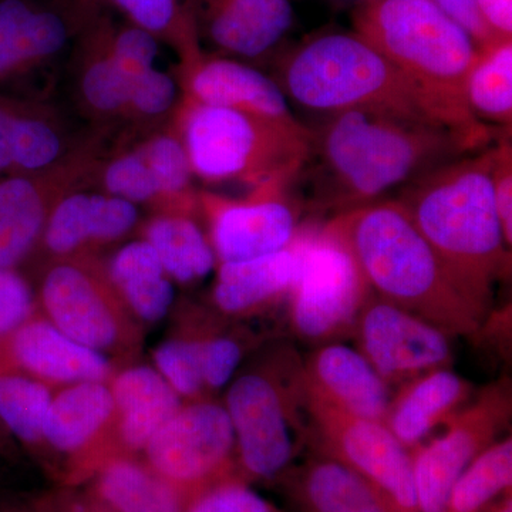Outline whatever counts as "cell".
<instances>
[{
  "instance_id": "8fae6325",
  "label": "cell",
  "mask_w": 512,
  "mask_h": 512,
  "mask_svg": "<svg viewBox=\"0 0 512 512\" xmlns=\"http://www.w3.org/2000/svg\"><path fill=\"white\" fill-rule=\"evenodd\" d=\"M141 458L191 498L211 485L241 478L231 420L224 404L214 399L184 403L157 431Z\"/></svg>"
},
{
  "instance_id": "836d02e7",
  "label": "cell",
  "mask_w": 512,
  "mask_h": 512,
  "mask_svg": "<svg viewBox=\"0 0 512 512\" xmlns=\"http://www.w3.org/2000/svg\"><path fill=\"white\" fill-rule=\"evenodd\" d=\"M512 483L511 436L497 440L474 458L451 488L446 512H480Z\"/></svg>"
},
{
  "instance_id": "cb8c5ba5",
  "label": "cell",
  "mask_w": 512,
  "mask_h": 512,
  "mask_svg": "<svg viewBox=\"0 0 512 512\" xmlns=\"http://www.w3.org/2000/svg\"><path fill=\"white\" fill-rule=\"evenodd\" d=\"M309 390L355 416L384 421L390 386L357 349L339 342L319 345L303 360Z\"/></svg>"
},
{
  "instance_id": "484cf974",
  "label": "cell",
  "mask_w": 512,
  "mask_h": 512,
  "mask_svg": "<svg viewBox=\"0 0 512 512\" xmlns=\"http://www.w3.org/2000/svg\"><path fill=\"white\" fill-rule=\"evenodd\" d=\"M474 389L447 367L433 370L399 386L390 399L383 423L410 451L470 403Z\"/></svg>"
},
{
  "instance_id": "5b68a950",
  "label": "cell",
  "mask_w": 512,
  "mask_h": 512,
  "mask_svg": "<svg viewBox=\"0 0 512 512\" xmlns=\"http://www.w3.org/2000/svg\"><path fill=\"white\" fill-rule=\"evenodd\" d=\"M281 89L323 113L372 109L450 128L439 109L356 32L325 33L293 50L282 64Z\"/></svg>"
},
{
  "instance_id": "e575fe53",
  "label": "cell",
  "mask_w": 512,
  "mask_h": 512,
  "mask_svg": "<svg viewBox=\"0 0 512 512\" xmlns=\"http://www.w3.org/2000/svg\"><path fill=\"white\" fill-rule=\"evenodd\" d=\"M124 16L127 22L147 30L178 55L201 49L188 9V0H103Z\"/></svg>"
},
{
  "instance_id": "44dd1931",
  "label": "cell",
  "mask_w": 512,
  "mask_h": 512,
  "mask_svg": "<svg viewBox=\"0 0 512 512\" xmlns=\"http://www.w3.org/2000/svg\"><path fill=\"white\" fill-rule=\"evenodd\" d=\"M140 221L137 205L103 190L76 188L53 205L39 252L49 261L96 255L133 234Z\"/></svg>"
},
{
  "instance_id": "2e32d148",
  "label": "cell",
  "mask_w": 512,
  "mask_h": 512,
  "mask_svg": "<svg viewBox=\"0 0 512 512\" xmlns=\"http://www.w3.org/2000/svg\"><path fill=\"white\" fill-rule=\"evenodd\" d=\"M97 158L93 141L45 173L0 177V268L22 272L35 258L53 205L92 180Z\"/></svg>"
},
{
  "instance_id": "4316f807",
  "label": "cell",
  "mask_w": 512,
  "mask_h": 512,
  "mask_svg": "<svg viewBox=\"0 0 512 512\" xmlns=\"http://www.w3.org/2000/svg\"><path fill=\"white\" fill-rule=\"evenodd\" d=\"M279 478L305 512H402L372 481L319 451Z\"/></svg>"
},
{
  "instance_id": "9a60e30c",
  "label": "cell",
  "mask_w": 512,
  "mask_h": 512,
  "mask_svg": "<svg viewBox=\"0 0 512 512\" xmlns=\"http://www.w3.org/2000/svg\"><path fill=\"white\" fill-rule=\"evenodd\" d=\"M100 190L156 212L200 215L198 192L187 154L170 127L100 161Z\"/></svg>"
},
{
  "instance_id": "7402d4cb",
  "label": "cell",
  "mask_w": 512,
  "mask_h": 512,
  "mask_svg": "<svg viewBox=\"0 0 512 512\" xmlns=\"http://www.w3.org/2000/svg\"><path fill=\"white\" fill-rule=\"evenodd\" d=\"M181 97L278 121H295L281 86L241 60L204 49L180 57Z\"/></svg>"
},
{
  "instance_id": "60d3db41",
  "label": "cell",
  "mask_w": 512,
  "mask_h": 512,
  "mask_svg": "<svg viewBox=\"0 0 512 512\" xmlns=\"http://www.w3.org/2000/svg\"><path fill=\"white\" fill-rule=\"evenodd\" d=\"M37 311L36 292L26 276L0 268V346Z\"/></svg>"
},
{
  "instance_id": "d4e9b609",
  "label": "cell",
  "mask_w": 512,
  "mask_h": 512,
  "mask_svg": "<svg viewBox=\"0 0 512 512\" xmlns=\"http://www.w3.org/2000/svg\"><path fill=\"white\" fill-rule=\"evenodd\" d=\"M301 252L295 238L289 247L247 261L217 265L212 303L228 318H251L288 301L299 272Z\"/></svg>"
},
{
  "instance_id": "f546056e",
  "label": "cell",
  "mask_w": 512,
  "mask_h": 512,
  "mask_svg": "<svg viewBox=\"0 0 512 512\" xmlns=\"http://www.w3.org/2000/svg\"><path fill=\"white\" fill-rule=\"evenodd\" d=\"M89 483L87 493L111 512H185L191 500L140 456L111 457Z\"/></svg>"
},
{
  "instance_id": "ee69618b",
  "label": "cell",
  "mask_w": 512,
  "mask_h": 512,
  "mask_svg": "<svg viewBox=\"0 0 512 512\" xmlns=\"http://www.w3.org/2000/svg\"><path fill=\"white\" fill-rule=\"evenodd\" d=\"M481 19L497 40L512 39V0H476Z\"/></svg>"
},
{
  "instance_id": "d590c367",
  "label": "cell",
  "mask_w": 512,
  "mask_h": 512,
  "mask_svg": "<svg viewBox=\"0 0 512 512\" xmlns=\"http://www.w3.org/2000/svg\"><path fill=\"white\" fill-rule=\"evenodd\" d=\"M153 366L184 403L211 399L202 382L197 345L187 332L163 340L154 349Z\"/></svg>"
},
{
  "instance_id": "f35d334b",
  "label": "cell",
  "mask_w": 512,
  "mask_h": 512,
  "mask_svg": "<svg viewBox=\"0 0 512 512\" xmlns=\"http://www.w3.org/2000/svg\"><path fill=\"white\" fill-rule=\"evenodd\" d=\"M97 25L110 55L130 76H138L156 67L161 45L156 36L127 20L124 23L113 22L104 10L97 16Z\"/></svg>"
},
{
  "instance_id": "f1b7e54d",
  "label": "cell",
  "mask_w": 512,
  "mask_h": 512,
  "mask_svg": "<svg viewBox=\"0 0 512 512\" xmlns=\"http://www.w3.org/2000/svg\"><path fill=\"white\" fill-rule=\"evenodd\" d=\"M100 13L87 23L74 42L77 100L90 119L103 124L119 123L126 121L133 76L121 69L104 45L97 25Z\"/></svg>"
},
{
  "instance_id": "ab89813d",
  "label": "cell",
  "mask_w": 512,
  "mask_h": 512,
  "mask_svg": "<svg viewBox=\"0 0 512 512\" xmlns=\"http://www.w3.org/2000/svg\"><path fill=\"white\" fill-rule=\"evenodd\" d=\"M185 512H281L241 478H229L195 494Z\"/></svg>"
},
{
  "instance_id": "1f68e13d",
  "label": "cell",
  "mask_w": 512,
  "mask_h": 512,
  "mask_svg": "<svg viewBox=\"0 0 512 512\" xmlns=\"http://www.w3.org/2000/svg\"><path fill=\"white\" fill-rule=\"evenodd\" d=\"M55 389L16 372H0V423L20 450L40 464L45 457V423Z\"/></svg>"
},
{
  "instance_id": "d6a6232c",
  "label": "cell",
  "mask_w": 512,
  "mask_h": 512,
  "mask_svg": "<svg viewBox=\"0 0 512 512\" xmlns=\"http://www.w3.org/2000/svg\"><path fill=\"white\" fill-rule=\"evenodd\" d=\"M466 100L478 121L485 119L511 128L512 39L478 47L467 74Z\"/></svg>"
},
{
  "instance_id": "f907efd6",
  "label": "cell",
  "mask_w": 512,
  "mask_h": 512,
  "mask_svg": "<svg viewBox=\"0 0 512 512\" xmlns=\"http://www.w3.org/2000/svg\"><path fill=\"white\" fill-rule=\"evenodd\" d=\"M342 2L356 3V5H363V3L370 2V0H342Z\"/></svg>"
},
{
  "instance_id": "603a6c76",
  "label": "cell",
  "mask_w": 512,
  "mask_h": 512,
  "mask_svg": "<svg viewBox=\"0 0 512 512\" xmlns=\"http://www.w3.org/2000/svg\"><path fill=\"white\" fill-rule=\"evenodd\" d=\"M109 386L114 403L111 440L116 456L143 454L157 431L184 404L153 365L117 367Z\"/></svg>"
},
{
  "instance_id": "4dcf8cb0",
  "label": "cell",
  "mask_w": 512,
  "mask_h": 512,
  "mask_svg": "<svg viewBox=\"0 0 512 512\" xmlns=\"http://www.w3.org/2000/svg\"><path fill=\"white\" fill-rule=\"evenodd\" d=\"M138 228L174 284H198L217 269V256L197 215L156 212Z\"/></svg>"
},
{
  "instance_id": "c3c4849f",
  "label": "cell",
  "mask_w": 512,
  "mask_h": 512,
  "mask_svg": "<svg viewBox=\"0 0 512 512\" xmlns=\"http://www.w3.org/2000/svg\"><path fill=\"white\" fill-rule=\"evenodd\" d=\"M92 495V494H90ZM93 512H111L109 508L106 507V505H103L100 503L99 500H96V498L93 497Z\"/></svg>"
},
{
  "instance_id": "7bdbcfd3",
  "label": "cell",
  "mask_w": 512,
  "mask_h": 512,
  "mask_svg": "<svg viewBox=\"0 0 512 512\" xmlns=\"http://www.w3.org/2000/svg\"><path fill=\"white\" fill-rule=\"evenodd\" d=\"M446 15L461 26L478 47L490 45L495 37L481 19L476 0H433Z\"/></svg>"
},
{
  "instance_id": "3957f363",
  "label": "cell",
  "mask_w": 512,
  "mask_h": 512,
  "mask_svg": "<svg viewBox=\"0 0 512 512\" xmlns=\"http://www.w3.org/2000/svg\"><path fill=\"white\" fill-rule=\"evenodd\" d=\"M493 147L407 184L397 201L485 318L494 284L511 271L493 195Z\"/></svg>"
},
{
  "instance_id": "4fadbf2b",
  "label": "cell",
  "mask_w": 512,
  "mask_h": 512,
  "mask_svg": "<svg viewBox=\"0 0 512 512\" xmlns=\"http://www.w3.org/2000/svg\"><path fill=\"white\" fill-rule=\"evenodd\" d=\"M295 183L271 181L232 198L198 192L200 217L218 264L274 254L291 245L301 227V204L291 194Z\"/></svg>"
},
{
  "instance_id": "74e56055",
  "label": "cell",
  "mask_w": 512,
  "mask_h": 512,
  "mask_svg": "<svg viewBox=\"0 0 512 512\" xmlns=\"http://www.w3.org/2000/svg\"><path fill=\"white\" fill-rule=\"evenodd\" d=\"M180 99L177 77L154 67L131 79L126 121L154 124L171 119Z\"/></svg>"
},
{
  "instance_id": "8992f818",
  "label": "cell",
  "mask_w": 512,
  "mask_h": 512,
  "mask_svg": "<svg viewBox=\"0 0 512 512\" xmlns=\"http://www.w3.org/2000/svg\"><path fill=\"white\" fill-rule=\"evenodd\" d=\"M194 178L208 185L296 183L309 154L311 130L298 120L264 119L181 97L171 116Z\"/></svg>"
},
{
  "instance_id": "b9f144b4",
  "label": "cell",
  "mask_w": 512,
  "mask_h": 512,
  "mask_svg": "<svg viewBox=\"0 0 512 512\" xmlns=\"http://www.w3.org/2000/svg\"><path fill=\"white\" fill-rule=\"evenodd\" d=\"M494 160L491 171L495 210L500 220L505 245L512 247V148L507 137L493 147Z\"/></svg>"
},
{
  "instance_id": "8d00e7d4",
  "label": "cell",
  "mask_w": 512,
  "mask_h": 512,
  "mask_svg": "<svg viewBox=\"0 0 512 512\" xmlns=\"http://www.w3.org/2000/svg\"><path fill=\"white\" fill-rule=\"evenodd\" d=\"M188 335L197 345L202 382L208 396L224 389L234 379L245 355L242 339L228 335L224 330H212V326H192Z\"/></svg>"
},
{
  "instance_id": "6da1fadb",
  "label": "cell",
  "mask_w": 512,
  "mask_h": 512,
  "mask_svg": "<svg viewBox=\"0 0 512 512\" xmlns=\"http://www.w3.org/2000/svg\"><path fill=\"white\" fill-rule=\"evenodd\" d=\"M480 148L450 128L372 109L328 114L311 130L309 154L296 180L308 201L336 214L382 200L440 165Z\"/></svg>"
},
{
  "instance_id": "d6986e66",
  "label": "cell",
  "mask_w": 512,
  "mask_h": 512,
  "mask_svg": "<svg viewBox=\"0 0 512 512\" xmlns=\"http://www.w3.org/2000/svg\"><path fill=\"white\" fill-rule=\"evenodd\" d=\"M198 43L218 56L259 60L291 30V0H188Z\"/></svg>"
},
{
  "instance_id": "277c9868",
  "label": "cell",
  "mask_w": 512,
  "mask_h": 512,
  "mask_svg": "<svg viewBox=\"0 0 512 512\" xmlns=\"http://www.w3.org/2000/svg\"><path fill=\"white\" fill-rule=\"evenodd\" d=\"M355 28L439 109L451 130L487 147L493 131L466 100L478 46L433 0H370L357 8Z\"/></svg>"
},
{
  "instance_id": "52a82bcc",
  "label": "cell",
  "mask_w": 512,
  "mask_h": 512,
  "mask_svg": "<svg viewBox=\"0 0 512 512\" xmlns=\"http://www.w3.org/2000/svg\"><path fill=\"white\" fill-rule=\"evenodd\" d=\"M222 404L245 483L281 477L308 444L303 360L288 343L274 346L234 376Z\"/></svg>"
},
{
  "instance_id": "681fc988",
  "label": "cell",
  "mask_w": 512,
  "mask_h": 512,
  "mask_svg": "<svg viewBox=\"0 0 512 512\" xmlns=\"http://www.w3.org/2000/svg\"><path fill=\"white\" fill-rule=\"evenodd\" d=\"M495 512H512L511 498H508V500L505 501L503 505H500Z\"/></svg>"
},
{
  "instance_id": "ffe728a7",
  "label": "cell",
  "mask_w": 512,
  "mask_h": 512,
  "mask_svg": "<svg viewBox=\"0 0 512 512\" xmlns=\"http://www.w3.org/2000/svg\"><path fill=\"white\" fill-rule=\"evenodd\" d=\"M110 357L80 345L39 311L0 346V372H16L52 389L82 382H109Z\"/></svg>"
},
{
  "instance_id": "7dc6e473",
  "label": "cell",
  "mask_w": 512,
  "mask_h": 512,
  "mask_svg": "<svg viewBox=\"0 0 512 512\" xmlns=\"http://www.w3.org/2000/svg\"><path fill=\"white\" fill-rule=\"evenodd\" d=\"M74 2L80 3L84 8H89L92 10H103L106 9V5H104L103 0H74Z\"/></svg>"
},
{
  "instance_id": "7a4b0ae2",
  "label": "cell",
  "mask_w": 512,
  "mask_h": 512,
  "mask_svg": "<svg viewBox=\"0 0 512 512\" xmlns=\"http://www.w3.org/2000/svg\"><path fill=\"white\" fill-rule=\"evenodd\" d=\"M383 301L450 336L477 338L485 316L397 200H379L325 221Z\"/></svg>"
},
{
  "instance_id": "9c48e42d",
  "label": "cell",
  "mask_w": 512,
  "mask_h": 512,
  "mask_svg": "<svg viewBox=\"0 0 512 512\" xmlns=\"http://www.w3.org/2000/svg\"><path fill=\"white\" fill-rule=\"evenodd\" d=\"M37 309L80 345L110 357L130 359L141 343L140 328L107 278L97 255L50 261L36 293Z\"/></svg>"
},
{
  "instance_id": "7c38bea8",
  "label": "cell",
  "mask_w": 512,
  "mask_h": 512,
  "mask_svg": "<svg viewBox=\"0 0 512 512\" xmlns=\"http://www.w3.org/2000/svg\"><path fill=\"white\" fill-rule=\"evenodd\" d=\"M511 380L485 386L473 402L447 421L444 434L412 450L417 511L446 512L451 488L474 458L510 426Z\"/></svg>"
},
{
  "instance_id": "83f0119b",
  "label": "cell",
  "mask_w": 512,
  "mask_h": 512,
  "mask_svg": "<svg viewBox=\"0 0 512 512\" xmlns=\"http://www.w3.org/2000/svg\"><path fill=\"white\" fill-rule=\"evenodd\" d=\"M103 262L114 291L138 325H157L170 313L175 284L146 239L126 242Z\"/></svg>"
},
{
  "instance_id": "f6af8a7d",
  "label": "cell",
  "mask_w": 512,
  "mask_h": 512,
  "mask_svg": "<svg viewBox=\"0 0 512 512\" xmlns=\"http://www.w3.org/2000/svg\"><path fill=\"white\" fill-rule=\"evenodd\" d=\"M20 448L15 440L10 437L8 431L0 423V458L8 461H18L20 456Z\"/></svg>"
},
{
  "instance_id": "5bb4252c",
  "label": "cell",
  "mask_w": 512,
  "mask_h": 512,
  "mask_svg": "<svg viewBox=\"0 0 512 512\" xmlns=\"http://www.w3.org/2000/svg\"><path fill=\"white\" fill-rule=\"evenodd\" d=\"M114 403L109 382H82L53 393L47 412L42 466L66 487L89 483L116 457L111 424Z\"/></svg>"
},
{
  "instance_id": "e0dca14e",
  "label": "cell",
  "mask_w": 512,
  "mask_h": 512,
  "mask_svg": "<svg viewBox=\"0 0 512 512\" xmlns=\"http://www.w3.org/2000/svg\"><path fill=\"white\" fill-rule=\"evenodd\" d=\"M352 336L357 350L390 387L447 369L454 359L450 335L375 293L357 313Z\"/></svg>"
},
{
  "instance_id": "ac0fdd59",
  "label": "cell",
  "mask_w": 512,
  "mask_h": 512,
  "mask_svg": "<svg viewBox=\"0 0 512 512\" xmlns=\"http://www.w3.org/2000/svg\"><path fill=\"white\" fill-rule=\"evenodd\" d=\"M100 12L74 0H0V92L53 66Z\"/></svg>"
},
{
  "instance_id": "ba28073f",
  "label": "cell",
  "mask_w": 512,
  "mask_h": 512,
  "mask_svg": "<svg viewBox=\"0 0 512 512\" xmlns=\"http://www.w3.org/2000/svg\"><path fill=\"white\" fill-rule=\"evenodd\" d=\"M295 242L301 272L286 301L293 333L318 345L352 336L357 313L373 293L355 258L325 222H305Z\"/></svg>"
},
{
  "instance_id": "bcb514c9",
  "label": "cell",
  "mask_w": 512,
  "mask_h": 512,
  "mask_svg": "<svg viewBox=\"0 0 512 512\" xmlns=\"http://www.w3.org/2000/svg\"><path fill=\"white\" fill-rule=\"evenodd\" d=\"M0 512H42L39 498L35 501H0Z\"/></svg>"
},
{
  "instance_id": "30bf717a",
  "label": "cell",
  "mask_w": 512,
  "mask_h": 512,
  "mask_svg": "<svg viewBox=\"0 0 512 512\" xmlns=\"http://www.w3.org/2000/svg\"><path fill=\"white\" fill-rule=\"evenodd\" d=\"M308 444L353 468L389 495L402 512L417 511L412 451L383 421L355 416L333 406L306 386Z\"/></svg>"
}]
</instances>
